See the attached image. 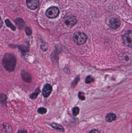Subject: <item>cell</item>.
I'll return each instance as SVG.
<instances>
[{
	"label": "cell",
	"instance_id": "cell-11",
	"mask_svg": "<svg viewBox=\"0 0 132 133\" xmlns=\"http://www.w3.org/2000/svg\"><path fill=\"white\" fill-rule=\"evenodd\" d=\"M0 131L2 133H12L11 127L7 123L3 124L0 127Z\"/></svg>",
	"mask_w": 132,
	"mask_h": 133
},
{
	"label": "cell",
	"instance_id": "cell-5",
	"mask_svg": "<svg viewBox=\"0 0 132 133\" xmlns=\"http://www.w3.org/2000/svg\"><path fill=\"white\" fill-rule=\"evenodd\" d=\"M121 60L126 64H130L132 62L131 54L128 52L123 53L121 57Z\"/></svg>",
	"mask_w": 132,
	"mask_h": 133
},
{
	"label": "cell",
	"instance_id": "cell-3",
	"mask_svg": "<svg viewBox=\"0 0 132 133\" xmlns=\"http://www.w3.org/2000/svg\"><path fill=\"white\" fill-rule=\"evenodd\" d=\"M122 41L123 43L126 46L132 48V32L131 31H128L122 36Z\"/></svg>",
	"mask_w": 132,
	"mask_h": 133
},
{
	"label": "cell",
	"instance_id": "cell-20",
	"mask_svg": "<svg viewBox=\"0 0 132 133\" xmlns=\"http://www.w3.org/2000/svg\"><path fill=\"white\" fill-rule=\"evenodd\" d=\"M95 80L93 77H91L90 76H88L86 78V80H85V82L87 84H89V83H91L94 81Z\"/></svg>",
	"mask_w": 132,
	"mask_h": 133
},
{
	"label": "cell",
	"instance_id": "cell-7",
	"mask_svg": "<svg viewBox=\"0 0 132 133\" xmlns=\"http://www.w3.org/2000/svg\"><path fill=\"white\" fill-rule=\"evenodd\" d=\"M21 76L23 80L27 83H30L32 81V77L29 72L23 70L21 73Z\"/></svg>",
	"mask_w": 132,
	"mask_h": 133
},
{
	"label": "cell",
	"instance_id": "cell-27",
	"mask_svg": "<svg viewBox=\"0 0 132 133\" xmlns=\"http://www.w3.org/2000/svg\"><path fill=\"white\" fill-rule=\"evenodd\" d=\"M3 25V22L1 19V18L0 17V28H1Z\"/></svg>",
	"mask_w": 132,
	"mask_h": 133
},
{
	"label": "cell",
	"instance_id": "cell-23",
	"mask_svg": "<svg viewBox=\"0 0 132 133\" xmlns=\"http://www.w3.org/2000/svg\"><path fill=\"white\" fill-rule=\"evenodd\" d=\"M78 97L79 99L81 100H85V99L84 94L82 92H80L79 93Z\"/></svg>",
	"mask_w": 132,
	"mask_h": 133
},
{
	"label": "cell",
	"instance_id": "cell-15",
	"mask_svg": "<svg viewBox=\"0 0 132 133\" xmlns=\"http://www.w3.org/2000/svg\"><path fill=\"white\" fill-rule=\"evenodd\" d=\"M7 97L4 94L0 93V103L4 105H6L7 104Z\"/></svg>",
	"mask_w": 132,
	"mask_h": 133
},
{
	"label": "cell",
	"instance_id": "cell-24",
	"mask_svg": "<svg viewBox=\"0 0 132 133\" xmlns=\"http://www.w3.org/2000/svg\"><path fill=\"white\" fill-rule=\"evenodd\" d=\"M41 49L43 51H45L47 49V48L46 46L43 45H41Z\"/></svg>",
	"mask_w": 132,
	"mask_h": 133
},
{
	"label": "cell",
	"instance_id": "cell-18",
	"mask_svg": "<svg viewBox=\"0 0 132 133\" xmlns=\"http://www.w3.org/2000/svg\"><path fill=\"white\" fill-rule=\"evenodd\" d=\"M5 23H6V25L8 27L10 28L12 31H15V29H16L15 26L11 22V21H10L9 20L7 19V20H6V21H5Z\"/></svg>",
	"mask_w": 132,
	"mask_h": 133
},
{
	"label": "cell",
	"instance_id": "cell-26",
	"mask_svg": "<svg viewBox=\"0 0 132 133\" xmlns=\"http://www.w3.org/2000/svg\"><path fill=\"white\" fill-rule=\"evenodd\" d=\"M18 133H27V132L25 130H20L18 131Z\"/></svg>",
	"mask_w": 132,
	"mask_h": 133
},
{
	"label": "cell",
	"instance_id": "cell-9",
	"mask_svg": "<svg viewBox=\"0 0 132 133\" xmlns=\"http://www.w3.org/2000/svg\"><path fill=\"white\" fill-rule=\"evenodd\" d=\"M26 4L30 9L34 10L38 7L39 0H26Z\"/></svg>",
	"mask_w": 132,
	"mask_h": 133
},
{
	"label": "cell",
	"instance_id": "cell-1",
	"mask_svg": "<svg viewBox=\"0 0 132 133\" xmlns=\"http://www.w3.org/2000/svg\"><path fill=\"white\" fill-rule=\"evenodd\" d=\"M16 58L14 55L6 54L3 57L2 63L4 68L9 72L14 71L16 65Z\"/></svg>",
	"mask_w": 132,
	"mask_h": 133
},
{
	"label": "cell",
	"instance_id": "cell-4",
	"mask_svg": "<svg viewBox=\"0 0 132 133\" xmlns=\"http://www.w3.org/2000/svg\"><path fill=\"white\" fill-rule=\"evenodd\" d=\"M59 14V11L56 7H51L46 10V15L48 17L54 18L57 17Z\"/></svg>",
	"mask_w": 132,
	"mask_h": 133
},
{
	"label": "cell",
	"instance_id": "cell-13",
	"mask_svg": "<svg viewBox=\"0 0 132 133\" xmlns=\"http://www.w3.org/2000/svg\"><path fill=\"white\" fill-rule=\"evenodd\" d=\"M17 47L19 51L23 55H25L29 52L28 47L24 45H19L17 46Z\"/></svg>",
	"mask_w": 132,
	"mask_h": 133
},
{
	"label": "cell",
	"instance_id": "cell-10",
	"mask_svg": "<svg viewBox=\"0 0 132 133\" xmlns=\"http://www.w3.org/2000/svg\"><path fill=\"white\" fill-rule=\"evenodd\" d=\"M110 26L113 29H118L121 25V21L118 18H113L110 19L109 23Z\"/></svg>",
	"mask_w": 132,
	"mask_h": 133
},
{
	"label": "cell",
	"instance_id": "cell-12",
	"mask_svg": "<svg viewBox=\"0 0 132 133\" xmlns=\"http://www.w3.org/2000/svg\"><path fill=\"white\" fill-rule=\"evenodd\" d=\"M15 23L20 30H22L25 27V23L23 19L21 18H17L15 20Z\"/></svg>",
	"mask_w": 132,
	"mask_h": 133
},
{
	"label": "cell",
	"instance_id": "cell-6",
	"mask_svg": "<svg viewBox=\"0 0 132 133\" xmlns=\"http://www.w3.org/2000/svg\"><path fill=\"white\" fill-rule=\"evenodd\" d=\"M64 21L66 25L70 27H72L75 25L77 23L76 19L73 16L66 17L65 18Z\"/></svg>",
	"mask_w": 132,
	"mask_h": 133
},
{
	"label": "cell",
	"instance_id": "cell-19",
	"mask_svg": "<svg viewBox=\"0 0 132 133\" xmlns=\"http://www.w3.org/2000/svg\"><path fill=\"white\" fill-rule=\"evenodd\" d=\"M37 112L40 114H45L47 112V109L44 108H40L38 109Z\"/></svg>",
	"mask_w": 132,
	"mask_h": 133
},
{
	"label": "cell",
	"instance_id": "cell-17",
	"mask_svg": "<svg viewBox=\"0 0 132 133\" xmlns=\"http://www.w3.org/2000/svg\"><path fill=\"white\" fill-rule=\"evenodd\" d=\"M40 92H41V91H40L39 88H37L36 90H35V91L30 95V98L32 99H37L38 95L40 94Z\"/></svg>",
	"mask_w": 132,
	"mask_h": 133
},
{
	"label": "cell",
	"instance_id": "cell-16",
	"mask_svg": "<svg viewBox=\"0 0 132 133\" xmlns=\"http://www.w3.org/2000/svg\"><path fill=\"white\" fill-rule=\"evenodd\" d=\"M50 125L54 129L58 130L60 131H64V129L63 128V127H62V126L60 125L57 124V123H51L50 124Z\"/></svg>",
	"mask_w": 132,
	"mask_h": 133
},
{
	"label": "cell",
	"instance_id": "cell-8",
	"mask_svg": "<svg viewBox=\"0 0 132 133\" xmlns=\"http://www.w3.org/2000/svg\"><path fill=\"white\" fill-rule=\"evenodd\" d=\"M52 90V87L51 85L48 84H45L43 88L42 91L43 97L45 98L48 97L51 93Z\"/></svg>",
	"mask_w": 132,
	"mask_h": 133
},
{
	"label": "cell",
	"instance_id": "cell-22",
	"mask_svg": "<svg viewBox=\"0 0 132 133\" xmlns=\"http://www.w3.org/2000/svg\"><path fill=\"white\" fill-rule=\"evenodd\" d=\"M25 32L27 35H30L32 34V30L30 27H26L25 28Z\"/></svg>",
	"mask_w": 132,
	"mask_h": 133
},
{
	"label": "cell",
	"instance_id": "cell-21",
	"mask_svg": "<svg viewBox=\"0 0 132 133\" xmlns=\"http://www.w3.org/2000/svg\"><path fill=\"white\" fill-rule=\"evenodd\" d=\"M79 109L78 107H74L73 109V114L74 116H77L79 113Z\"/></svg>",
	"mask_w": 132,
	"mask_h": 133
},
{
	"label": "cell",
	"instance_id": "cell-2",
	"mask_svg": "<svg viewBox=\"0 0 132 133\" xmlns=\"http://www.w3.org/2000/svg\"><path fill=\"white\" fill-rule=\"evenodd\" d=\"M73 40L77 44L79 45L83 44L87 41V36L83 32H76L73 35Z\"/></svg>",
	"mask_w": 132,
	"mask_h": 133
},
{
	"label": "cell",
	"instance_id": "cell-14",
	"mask_svg": "<svg viewBox=\"0 0 132 133\" xmlns=\"http://www.w3.org/2000/svg\"><path fill=\"white\" fill-rule=\"evenodd\" d=\"M117 119V116L115 114L110 113L108 114L106 116V120L108 122L115 121Z\"/></svg>",
	"mask_w": 132,
	"mask_h": 133
},
{
	"label": "cell",
	"instance_id": "cell-25",
	"mask_svg": "<svg viewBox=\"0 0 132 133\" xmlns=\"http://www.w3.org/2000/svg\"><path fill=\"white\" fill-rule=\"evenodd\" d=\"M89 133H100L98 130H96V129H94V130H92Z\"/></svg>",
	"mask_w": 132,
	"mask_h": 133
}]
</instances>
